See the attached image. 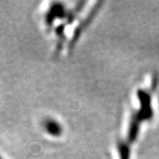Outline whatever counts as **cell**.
<instances>
[{"label": "cell", "instance_id": "cell-2", "mask_svg": "<svg viewBox=\"0 0 159 159\" xmlns=\"http://www.w3.org/2000/svg\"><path fill=\"white\" fill-rule=\"evenodd\" d=\"M0 159H5V158H4V157H3V156H2L1 154H0Z\"/></svg>", "mask_w": 159, "mask_h": 159}, {"label": "cell", "instance_id": "cell-1", "mask_svg": "<svg viewBox=\"0 0 159 159\" xmlns=\"http://www.w3.org/2000/svg\"><path fill=\"white\" fill-rule=\"evenodd\" d=\"M43 128L51 136H58L61 132H62V127L59 125V123L55 119L48 118L44 119L43 121Z\"/></svg>", "mask_w": 159, "mask_h": 159}]
</instances>
